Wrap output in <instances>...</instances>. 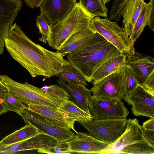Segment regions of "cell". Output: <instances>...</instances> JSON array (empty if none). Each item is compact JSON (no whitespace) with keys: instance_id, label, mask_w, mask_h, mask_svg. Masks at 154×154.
Masks as SVG:
<instances>
[{"instance_id":"23","label":"cell","mask_w":154,"mask_h":154,"mask_svg":"<svg viewBox=\"0 0 154 154\" xmlns=\"http://www.w3.org/2000/svg\"><path fill=\"white\" fill-rule=\"evenodd\" d=\"M57 110L67 114L75 122H85L92 119L90 114L87 113L69 100L64 101Z\"/></svg>"},{"instance_id":"32","label":"cell","mask_w":154,"mask_h":154,"mask_svg":"<svg viewBox=\"0 0 154 154\" xmlns=\"http://www.w3.org/2000/svg\"><path fill=\"white\" fill-rule=\"evenodd\" d=\"M38 152L47 154H71L68 149L66 142L59 143L56 146L50 149L38 150Z\"/></svg>"},{"instance_id":"6","label":"cell","mask_w":154,"mask_h":154,"mask_svg":"<svg viewBox=\"0 0 154 154\" xmlns=\"http://www.w3.org/2000/svg\"><path fill=\"white\" fill-rule=\"evenodd\" d=\"M89 27L121 52L125 54L134 46L123 28L120 27L116 22L112 21L107 18L102 19L95 17L91 21Z\"/></svg>"},{"instance_id":"27","label":"cell","mask_w":154,"mask_h":154,"mask_svg":"<svg viewBox=\"0 0 154 154\" xmlns=\"http://www.w3.org/2000/svg\"><path fill=\"white\" fill-rule=\"evenodd\" d=\"M79 2L91 14L95 17H107L108 10L102 0H79Z\"/></svg>"},{"instance_id":"34","label":"cell","mask_w":154,"mask_h":154,"mask_svg":"<svg viewBox=\"0 0 154 154\" xmlns=\"http://www.w3.org/2000/svg\"><path fill=\"white\" fill-rule=\"evenodd\" d=\"M150 12L149 15L148 26L150 29L154 32V0H150Z\"/></svg>"},{"instance_id":"38","label":"cell","mask_w":154,"mask_h":154,"mask_svg":"<svg viewBox=\"0 0 154 154\" xmlns=\"http://www.w3.org/2000/svg\"><path fill=\"white\" fill-rule=\"evenodd\" d=\"M8 93L5 85L0 80V99L3 100L5 96Z\"/></svg>"},{"instance_id":"29","label":"cell","mask_w":154,"mask_h":154,"mask_svg":"<svg viewBox=\"0 0 154 154\" xmlns=\"http://www.w3.org/2000/svg\"><path fill=\"white\" fill-rule=\"evenodd\" d=\"M36 24L42 37L39 40L45 44L48 41L50 33L51 24L49 22L42 13L36 18Z\"/></svg>"},{"instance_id":"40","label":"cell","mask_w":154,"mask_h":154,"mask_svg":"<svg viewBox=\"0 0 154 154\" xmlns=\"http://www.w3.org/2000/svg\"><path fill=\"white\" fill-rule=\"evenodd\" d=\"M103 2L104 5H106V4L109 2L111 0H102Z\"/></svg>"},{"instance_id":"5","label":"cell","mask_w":154,"mask_h":154,"mask_svg":"<svg viewBox=\"0 0 154 154\" xmlns=\"http://www.w3.org/2000/svg\"><path fill=\"white\" fill-rule=\"evenodd\" d=\"M0 80L5 85L9 94L27 105L35 104L57 110L64 101L47 94L41 88L26 82H18L6 75H0Z\"/></svg>"},{"instance_id":"18","label":"cell","mask_w":154,"mask_h":154,"mask_svg":"<svg viewBox=\"0 0 154 154\" xmlns=\"http://www.w3.org/2000/svg\"><path fill=\"white\" fill-rule=\"evenodd\" d=\"M57 82L69 96L70 99L80 108L90 114L88 102L91 97V92L82 83L67 84L60 79Z\"/></svg>"},{"instance_id":"21","label":"cell","mask_w":154,"mask_h":154,"mask_svg":"<svg viewBox=\"0 0 154 154\" xmlns=\"http://www.w3.org/2000/svg\"><path fill=\"white\" fill-rule=\"evenodd\" d=\"M145 3L144 0H131L123 13V28L129 38Z\"/></svg>"},{"instance_id":"2","label":"cell","mask_w":154,"mask_h":154,"mask_svg":"<svg viewBox=\"0 0 154 154\" xmlns=\"http://www.w3.org/2000/svg\"><path fill=\"white\" fill-rule=\"evenodd\" d=\"M121 52L96 32L84 45L69 53L67 58L83 75L86 81L90 82L92 81L91 78L96 70L104 61Z\"/></svg>"},{"instance_id":"1","label":"cell","mask_w":154,"mask_h":154,"mask_svg":"<svg viewBox=\"0 0 154 154\" xmlns=\"http://www.w3.org/2000/svg\"><path fill=\"white\" fill-rule=\"evenodd\" d=\"M5 46L11 57L33 78L56 76L69 62L57 52L48 50L32 41L15 23L6 37Z\"/></svg>"},{"instance_id":"22","label":"cell","mask_w":154,"mask_h":154,"mask_svg":"<svg viewBox=\"0 0 154 154\" xmlns=\"http://www.w3.org/2000/svg\"><path fill=\"white\" fill-rule=\"evenodd\" d=\"M39 133L38 129L32 125H26L6 136L0 141V147L15 144L31 137Z\"/></svg>"},{"instance_id":"19","label":"cell","mask_w":154,"mask_h":154,"mask_svg":"<svg viewBox=\"0 0 154 154\" xmlns=\"http://www.w3.org/2000/svg\"><path fill=\"white\" fill-rule=\"evenodd\" d=\"M126 63V55L124 53L121 52L109 57L98 67L94 73L91 78L93 85L119 71Z\"/></svg>"},{"instance_id":"31","label":"cell","mask_w":154,"mask_h":154,"mask_svg":"<svg viewBox=\"0 0 154 154\" xmlns=\"http://www.w3.org/2000/svg\"><path fill=\"white\" fill-rule=\"evenodd\" d=\"M42 89L47 94L63 100L70 99L69 96L66 91L56 85L44 86Z\"/></svg>"},{"instance_id":"30","label":"cell","mask_w":154,"mask_h":154,"mask_svg":"<svg viewBox=\"0 0 154 154\" xmlns=\"http://www.w3.org/2000/svg\"><path fill=\"white\" fill-rule=\"evenodd\" d=\"M131 0H115L109 12V20L119 21L124 10Z\"/></svg>"},{"instance_id":"28","label":"cell","mask_w":154,"mask_h":154,"mask_svg":"<svg viewBox=\"0 0 154 154\" xmlns=\"http://www.w3.org/2000/svg\"><path fill=\"white\" fill-rule=\"evenodd\" d=\"M3 103L9 111H13L18 115L20 114L23 110L28 108L18 99L13 95L8 93L3 100Z\"/></svg>"},{"instance_id":"9","label":"cell","mask_w":154,"mask_h":154,"mask_svg":"<svg viewBox=\"0 0 154 154\" xmlns=\"http://www.w3.org/2000/svg\"><path fill=\"white\" fill-rule=\"evenodd\" d=\"M20 115L26 125L31 124L36 127L39 133H43L56 139L59 143L67 142L73 139L75 134L71 129L53 125L40 115L29 109H24Z\"/></svg>"},{"instance_id":"37","label":"cell","mask_w":154,"mask_h":154,"mask_svg":"<svg viewBox=\"0 0 154 154\" xmlns=\"http://www.w3.org/2000/svg\"><path fill=\"white\" fill-rule=\"evenodd\" d=\"M143 129L148 130H154V118H150L143 123L142 126Z\"/></svg>"},{"instance_id":"8","label":"cell","mask_w":154,"mask_h":154,"mask_svg":"<svg viewBox=\"0 0 154 154\" xmlns=\"http://www.w3.org/2000/svg\"><path fill=\"white\" fill-rule=\"evenodd\" d=\"M88 107L94 120L125 119L129 113L122 99H96L91 97Z\"/></svg>"},{"instance_id":"26","label":"cell","mask_w":154,"mask_h":154,"mask_svg":"<svg viewBox=\"0 0 154 154\" xmlns=\"http://www.w3.org/2000/svg\"><path fill=\"white\" fill-rule=\"evenodd\" d=\"M124 89V95L128 96L138 87V84L131 67L126 63L120 69Z\"/></svg>"},{"instance_id":"25","label":"cell","mask_w":154,"mask_h":154,"mask_svg":"<svg viewBox=\"0 0 154 154\" xmlns=\"http://www.w3.org/2000/svg\"><path fill=\"white\" fill-rule=\"evenodd\" d=\"M150 6V2L148 3H144L135 23L131 35L129 38L133 45L140 35L145 26L148 25Z\"/></svg>"},{"instance_id":"20","label":"cell","mask_w":154,"mask_h":154,"mask_svg":"<svg viewBox=\"0 0 154 154\" xmlns=\"http://www.w3.org/2000/svg\"><path fill=\"white\" fill-rule=\"evenodd\" d=\"M95 33L89 26L83 28L72 35L57 51L66 56L84 45Z\"/></svg>"},{"instance_id":"10","label":"cell","mask_w":154,"mask_h":154,"mask_svg":"<svg viewBox=\"0 0 154 154\" xmlns=\"http://www.w3.org/2000/svg\"><path fill=\"white\" fill-rule=\"evenodd\" d=\"M90 89L96 99H122L125 96L120 70L93 85Z\"/></svg>"},{"instance_id":"16","label":"cell","mask_w":154,"mask_h":154,"mask_svg":"<svg viewBox=\"0 0 154 154\" xmlns=\"http://www.w3.org/2000/svg\"><path fill=\"white\" fill-rule=\"evenodd\" d=\"M76 3V0H44L39 7L41 13L53 24L65 17Z\"/></svg>"},{"instance_id":"14","label":"cell","mask_w":154,"mask_h":154,"mask_svg":"<svg viewBox=\"0 0 154 154\" xmlns=\"http://www.w3.org/2000/svg\"><path fill=\"white\" fill-rule=\"evenodd\" d=\"M22 3L23 0H0V55L3 52L7 34Z\"/></svg>"},{"instance_id":"36","label":"cell","mask_w":154,"mask_h":154,"mask_svg":"<svg viewBox=\"0 0 154 154\" xmlns=\"http://www.w3.org/2000/svg\"><path fill=\"white\" fill-rule=\"evenodd\" d=\"M44 0H24L27 5L34 8L39 7Z\"/></svg>"},{"instance_id":"13","label":"cell","mask_w":154,"mask_h":154,"mask_svg":"<svg viewBox=\"0 0 154 154\" xmlns=\"http://www.w3.org/2000/svg\"><path fill=\"white\" fill-rule=\"evenodd\" d=\"M122 99L132 106L131 109L135 116L154 118V96L140 85L130 94L125 95Z\"/></svg>"},{"instance_id":"11","label":"cell","mask_w":154,"mask_h":154,"mask_svg":"<svg viewBox=\"0 0 154 154\" xmlns=\"http://www.w3.org/2000/svg\"><path fill=\"white\" fill-rule=\"evenodd\" d=\"M59 143L52 136L45 133H39L22 141L0 147V153L11 154L23 151L48 149L56 146Z\"/></svg>"},{"instance_id":"12","label":"cell","mask_w":154,"mask_h":154,"mask_svg":"<svg viewBox=\"0 0 154 154\" xmlns=\"http://www.w3.org/2000/svg\"><path fill=\"white\" fill-rule=\"evenodd\" d=\"M125 54L126 63L131 68L139 85L143 84L154 72V58L137 52L134 46Z\"/></svg>"},{"instance_id":"39","label":"cell","mask_w":154,"mask_h":154,"mask_svg":"<svg viewBox=\"0 0 154 154\" xmlns=\"http://www.w3.org/2000/svg\"><path fill=\"white\" fill-rule=\"evenodd\" d=\"M8 111L5 106L3 103L0 102V115L6 113Z\"/></svg>"},{"instance_id":"33","label":"cell","mask_w":154,"mask_h":154,"mask_svg":"<svg viewBox=\"0 0 154 154\" xmlns=\"http://www.w3.org/2000/svg\"><path fill=\"white\" fill-rule=\"evenodd\" d=\"M140 85L145 91L154 96V72L150 75L144 84Z\"/></svg>"},{"instance_id":"7","label":"cell","mask_w":154,"mask_h":154,"mask_svg":"<svg viewBox=\"0 0 154 154\" xmlns=\"http://www.w3.org/2000/svg\"><path fill=\"white\" fill-rule=\"evenodd\" d=\"M126 119L91 120L78 122L89 134L101 141L109 145L114 142L125 131Z\"/></svg>"},{"instance_id":"15","label":"cell","mask_w":154,"mask_h":154,"mask_svg":"<svg viewBox=\"0 0 154 154\" xmlns=\"http://www.w3.org/2000/svg\"><path fill=\"white\" fill-rule=\"evenodd\" d=\"M76 133L73 139L66 142L71 153L100 154L109 145L85 132Z\"/></svg>"},{"instance_id":"17","label":"cell","mask_w":154,"mask_h":154,"mask_svg":"<svg viewBox=\"0 0 154 154\" xmlns=\"http://www.w3.org/2000/svg\"><path fill=\"white\" fill-rule=\"evenodd\" d=\"M28 108L40 115L45 120L55 126L69 129L76 132L74 128L75 121L67 114L48 107L30 104Z\"/></svg>"},{"instance_id":"4","label":"cell","mask_w":154,"mask_h":154,"mask_svg":"<svg viewBox=\"0 0 154 154\" xmlns=\"http://www.w3.org/2000/svg\"><path fill=\"white\" fill-rule=\"evenodd\" d=\"M95 16L89 13L77 3L70 12L54 25L51 24L50 33L47 42L53 49L60 48L73 34L88 26Z\"/></svg>"},{"instance_id":"24","label":"cell","mask_w":154,"mask_h":154,"mask_svg":"<svg viewBox=\"0 0 154 154\" xmlns=\"http://www.w3.org/2000/svg\"><path fill=\"white\" fill-rule=\"evenodd\" d=\"M56 76L69 84L82 83L88 85L83 75L69 62L62 66V69Z\"/></svg>"},{"instance_id":"35","label":"cell","mask_w":154,"mask_h":154,"mask_svg":"<svg viewBox=\"0 0 154 154\" xmlns=\"http://www.w3.org/2000/svg\"><path fill=\"white\" fill-rule=\"evenodd\" d=\"M143 130L146 140L151 145L154 146V130H148L143 129Z\"/></svg>"},{"instance_id":"3","label":"cell","mask_w":154,"mask_h":154,"mask_svg":"<svg viewBox=\"0 0 154 154\" xmlns=\"http://www.w3.org/2000/svg\"><path fill=\"white\" fill-rule=\"evenodd\" d=\"M154 154V146L146 139L136 119H129L124 132L100 154Z\"/></svg>"}]
</instances>
